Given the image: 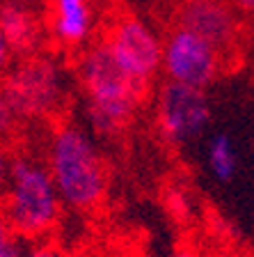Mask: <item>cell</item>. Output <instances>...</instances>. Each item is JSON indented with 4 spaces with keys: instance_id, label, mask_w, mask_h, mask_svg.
Instances as JSON below:
<instances>
[{
    "instance_id": "cell-1",
    "label": "cell",
    "mask_w": 254,
    "mask_h": 257,
    "mask_svg": "<svg viewBox=\"0 0 254 257\" xmlns=\"http://www.w3.org/2000/svg\"><path fill=\"white\" fill-rule=\"evenodd\" d=\"M80 83L87 94L90 124L103 136L117 134L131 122L149 87V83L131 78L117 64L106 42L94 44L83 55Z\"/></svg>"
},
{
    "instance_id": "cell-2",
    "label": "cell",
    "mask_w": 254,
    "mask_h": 257,
    "mask_svg": "<svg viewBox=\"0 0 254 257\" xmlns=\"http://www.w3.org/2000/svg\"><path fill=\"white\" fill-rule=\"evenodd\" d=\"M62 204L51 168L30 156H14L0 209L16 234L23 241H42L58 225Z\"/></svg>"
},
{
    "instance_id": "cell-3",
    "label": "cell",
    "mask_w": 254,
    "mask_h": 257,
    "mask_svg": "<svg viewBox=\"0 0 254 257\" xmlns=\"http://www.w3.org/2000/svg\"><path fill=\"white\" fill-rule=\"evenodd\" d=\"M48 168L62 202L78 211L99 207L106 195V166L92 138L78 126L64 124L48 145Z\"/></svg>"
},
{
    "instance_id": "cell-4",
    "label": "cell",
    "mask_w": 254,
    "mask_h": 257,
    "mask_svg": "<svg viewBox=\"0 0 254 257\" xmlns=\"http://www.w3.org/2000/svg\"><path fill=\"white\" fill-rule=\"evenodd\" d=\"M224 58L213 44L176 26L163 42V69L172 83L204 90L220 76Z\"/></svg>"
},
{
    "instance_id": "cell-5",
    "label": "cell",
    "mask_w": 254,
    "mask_h": 257,
    "mask_svg": "<svg viewBox=\"0 0 254 257\" xmlns=\"http://www.w3.org/2000/svg\"><path fill=\"white\" fill-rule=\"evenodd\" d=\"M21 117H48L58 110L64 96L60 67L48 58H30L19 64L3 83Z\"/></svg>"
},
{
    "instance_id": "cell-6",
    "label": "cell",
    "mask_w": 254,
    "mask_h": 257,
    "mask_svg": "<svg viewBox=\"0 0 254 257\" xmlns=\"http://www.w3.org/2000/svg\"><path fill=\"white\" fill-rule=\"evenodd\" d=\"M243 16L231 0H181L176 23L197 32L229 60L243 39Z\"/></svg>"
},
{
    "instance_id": "cell-7",
    "label": "cell",
    "mask_w": 254,
    "mask_h": 257,
    "mask_svg": "<svg viewBox=\"0 0 254 257\" xmlns=\"http://www.w3.org/2000/svg\"><path fill=\"white\" fill-rule=\"evenodd\" d=\"M106 46L117 64L140 83H149L163 67V44L140 19H119L108 32Z\"/></svg>"
},
{
    "instance_id": "cell-8",
    "label": "cell",
    "mask_w": 254,
    "mask_h": 257,
    "mask_svg": "<svg viewBox=\"0 0 254 257\" xmlns=\"http://www.w3.org/2000/svg\"><path fill=\"white\" fill-rule=\"evenodd\" d=\"M211 108L204 90L179 85L169 80L158 99V126L174 145H183L201 136L206 128Z\"/></svg>"
},
{
    "instance_id": "cell-9",
    "label": "cell",
    "mask_w": 254,
    "mask_h": 257,
    "mask_svg": "<svg viewBox=\"0 0 254 257\" xmlns=\"http://www.w3.org/2000/svg\"><path fill=\"white\" fill-rule=\"evenodd\" d=\"M94 28L92 0H51V30L67 46L87 42Z\"/></svg>"
},
{
    "instance_id": "cell-10",
    "label": "cell",
    "mask_w": 254,
    "mask_h": 257,
    "mask_svg": "<svg viewBox=\"0 0 254 257\" xmlns=\"http://www.w3.org/2000/svg\"><path fill=\"white\" fill-rule=\"evenodd\" d=\"M0 28L14 53H32L39 44V21L32 10L19 0L0 3Z\"/></svg>"
},
{
    "instance_id": "cell-11",
    "label": "cell",
    "mask_w": 254,
    "mask_h": 257,
    "mask_svg": "<svg viewBox=\"0 0 254 257\" xmlns=\"http://www.w3.org/2000/svg\"><path fill=\"white\" fill-rule=\"evenodd\" d=\"M206 159H208L211 172L220 182H229V179L236 175L238 156H236V150H233V143L229 140V136H224V134L213 136L211 143H208Z\"/></svg>"
},
{
    "instance_id": "cell-12",
    "label": "cell",
    "mask_w": 254,
    "mask_h": 257,
    "mask_svg": "<svg viewBox=\"0 0 254 257\" xmlns=\"http://www.w3.org/2000/svg\"><path fill=\"white\" fill-rule=\"evenodd\" d=\"M21 241L23 239L14 232L5 211L0 209V257H23L26 248H23Z\"/></svg>"
},
{
    "instance_id": "cell-13",
    "label": "cell",
    "mask_w": 254,
    "mask_h": 257,
    "mask_svg": "<svg viewBox=\"0 0 254 257\" xmlns=\"http://www.w3.org/2000/svg\"><path fill=\"white\" fill-rule=\"evenodd\" d=\"M21 112L16 110L14 101H12V96L7 94V90L0 85V140L7 138V136L19 126L21 122Z\"/></svg>"
},
{
    "instance_id": "cell-14",
    "label": "cell",
    "mask_w": 254,
    "mask_h": 257,
    "mask_svg": "<svg viewBox=\"0 0 254 257\" xmlns=\"http://www.w3.org/2000/svg\"><path fill=\"white\" fill-rule=\"evenodd\" d=\"M23 257H67L62 248L51 243V241H35L30 248H26Z\"/></svg>"
},
{
    "instance_id": "cell-15",
    "label": "cell",
    "mask_w": 254,
    "mask_h": 257,
    "mask_svg": "<svg viewBox=\"0 0 254 257\" xmlns=\"http://www.w3.org/2000/svg\"><path fill=\"white\" fill-rule=\"evenodd\" d=\"M12 161H14V156L7 152V147L3 145V140H0V202H3V198H5L7 184H10Z\"/></svg>"
},
{
    "instance_id": "cell-16",
    "label": "cell",
    "mask_w": 254,
    "mask_h": 257,
    "mask_svg": "<svg viewBox=\"0 0 254 257\" xmlns=\"http://www.w3.org/2000/svg\"><path fill=\"white\" fill-rule=\"evenodd\" d=\"M12 46H10V42H7V37H5V32H3V28H0V71H5L7 69V64H10V60H12Z\"/></svg>"
},
{
    "instance_id": "cell-17",
    "label": "cell",
    "mask_w": 254,
    "mask_h": 257,
    "mask_svg": "<svg viewBox=\"0 0 254 257\" xmlns=\"http://www.w3.org/2000/svg\"><path fill=\"white\" fill-rule=\"evenodd\" d=\"M231 3L238 7L245 16H252L254 19V0H231Z\"/></svg>"
},
{
    "instance_id": "cell-18",
    "label": "cell",
    "mask_w": 254,
    "mask_h": 257,
    "mask_svg": "<svg viewBox=\"0 0 254 257\" xmlns=\"http://www.w3.org/2000/svg\"><path fill=\"white\" fill-rule=\"evenodd\" d=\"M174 257H197V252L190 250V248H179V250L174 252Z\"/></svg>"
},
{
    "instance_id": "cell-19",
    "label": "cell",
    "mask_w": 254,
    "mask_h": 257,
    "mask_svg": "<svg viewBox=\"0 0 254 257\" xmlns=\"http://www.w3.org/2000/svg\"><path fill=\"white\" fill-rule=\"evenodd\" d=\"M117 257H142L140 252H119Z\"/></svg>"
},
{
    "instance_id": "cell-20",
    "label": "cell",
    "mask_w": 254,
    "mask_h": 257,
    "mask_svg": "<svg viewBox=\"0 0 254 257\" xmlns=\"http://www.w3.org/2000/svg\"><path fill=\"white\" fill-rule=\"evenodd\" d=\"M245 257H247V255H245Z\"/></svg>"
}]
</instances>
